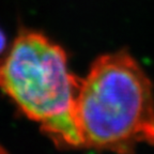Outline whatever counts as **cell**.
Instances as JSON below:
<instances>
[{
    "label": "cell",
    "instance_id": "7a4b0ae2",
    "mask_svg": "<svg viewBox=\"0 0 154 154\" xmlns=\"http://www.w3.org/2000/svg\"><path fill=\"white\" fill-rule=\"evenodd\" d=\"M80 79L64 49L36 30L19 29L0 59V89L59 148H82L74 119Z\"/></svg>",
    "mask_w": 154,
    "mask_h": 154
},
{
    "label": "cell",
    "instance_id": "277c9868",
    "mask_svg": "<svg viewBox=\"0 0 154 154\" xmlns=\"http://www.w3.org/2000/svg\"><path fill=\"white\" fill-rule=\"evenodd\" d=\"M0 154H11L5 147H3L2 144L0 143Z\"/></svg>",
    "mask_w": 154,
    "mask_h": 154
},
{
    "label": "cell",
    "instance_id": "6da1fadb",
    "mask_svg": "<svg viewBox=\"0 0 154 154\" xmlns=\"http://www.w3.org/2000/svg\"><path fill=\"white\" fill-rule=\"evenodd\" d=\"M74 119L82 148L133 154L154 144L153 86L132 55L100 56L80 79Z\"/></svg>",
    "mask_w": 154,
    "mask_h": 154
},
{
    "label": "cell",
    "instance_id": "3957f363",
    "mask_svg": "<svg viewBox=\"0 0 154 154\" xmlns=\"http://www.w3.org/2000/svg\"><path fill=\"white\" fill-rule=\"evenodd\" d=\"M5 48H7V38L5 32L0 29V54H2Z\"/></svg>",
    "mask_w": 154,
    "mask_h": 154
}]
</instances>
